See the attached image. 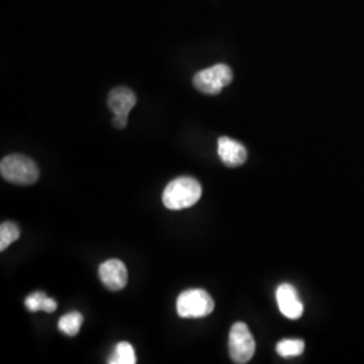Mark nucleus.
Wrapping results in <instances>:
<instances>
[{
  "label": "nucleus",
  "instance_id": "nucleus-1",
  "mask_svg": "<svg viewBox=\"0 0 364 364\" xmlns=\"http://www.w3.org/2000/svg\"><path fill=\"white\" fill-rule=\"evenodd\" d=\"M203 188L193 177H178L164 191V205L171 210L191 208L201 198Z\"/></svg>",
  "mask_w": 364,
  "mask_h": 364
},
{
  "label": "nucleus",
  "instance_id": "nucleus-2",
  "mask_svg": "<svg viewBox=\"0 0 364 364\" xmlns=\"http://www.w3.org/2000/svg\"><path fill=\"white\" fill-rule=\"evenodd\" d=\"M0 174L6 181L16 185H33L39 178L38 166L36 162L22 154L4 156L0 162Z\"/></svg>",
  "mask_w": 364,
  "mask_h": 364
},
{
  "label": "nucleus",
  "instance_id": "nucleus-3",
  "mask_svg": "<svg viewBox=\"0 0 364 364\" xmlns=\"http://www.w3.org/2000/svg\"><path fill=\"white\" fill-rule=\"evenodd\" d=\"M215 309V301L203 289L185 290L177 299V313L182 318L207 317Z\"/></svg>",
  "mask_w": 364,
  "mask_h": 364
},
{
  "label": "nucleus",
  "instance_id": "nucleus-4",
  "mask_svg": "<svg viewBox=\"0 0 364 364\" xmlns=\"http://www.w3.org/2000/svg\"><path fill=\"white\" fill-rule=\"evenodd\" d=\"M234 78L231 68L225 64L210 66L196 73L193 85L197 91L205 95H218L227 85L231 84Z\"/></svg>",
  "mask_w": 364,
  "mask_h": 364
},
{
  "label": "nucleus",
  "instance_id": "nucleus-5",
  "mask_svg": "<svg viewBox=\"0 0 364 364\" xmlns=\"http://www.w3.org/2000/svg\"><path fill=\"white\" fill-rule=\"evenodd\" d=\"M255 338L245 323H236L230 331V356L237 364L248 363L255 353Z\"/></svg>",
  "mask_w": 364,
  "mask_h": 364
},
{
  "label": "nucleus",
  "instance_id": "nucleus-6",
  "mask_svg": "<svg viewBox=\"0 0 364 364\" xmlns=\"http://www.w3.org/2000/svg\"><path fill=\"white\" fill-rule=\"evenodd\" d=\"M99 277L108 290L119 291L124 289L129 281L126 264L119 259L105 260L99 267Z\"/></svg>",
  "mask_w": 364,
  "mask_h": 364
},
{
  "label": "nucleus",
  "instance_id": "nucleus-7",
  "mask_svg": "<svg viewBox=\"0 0 364 364\" xmlns=\"http://www.w3.org/2000/svg\"><path fill=\"white\" fill-rule=\"evenodd\" d=\"M277 302L281 313L290 320H297L304 313V305L299 299L297 289L290 284H282L278 287Z\"/></svg>",
  "mask_w": 364,
  "mask_h": 364
},
{
  "label": "nucleus",
  "instance_id": "nucleus-8",
  "mask_svg": "<svg viewBox=\"0 0 364 364\" xmlns=\"http://www.w3.org/2000/svg\"><path fill=\"white\" fill-rule=\"evenodd\" d=\"M218 153L223 164L228 168L240 166L247 161L246 147L228 136H221L218 142Z\"/></svg>",
  "mask_w": 364,
  "mask_h": 364
},
{
  "label": "nucleus",
  "instance_id": "nucleus-9",
  "mask_svg": "<svg viewBox=\"0 0 364 364\" xmlns=\"http://www.w3.org/2000/svg\"><path fill=\"white\" fill-rule=\"evenodd\" d=\"M136 105V96L126 87H117L108 95V107L115 117H129L131 109Z\"/></svg>",
  "mask_w": 364,
  "mask_h": 364
},
{
  "label": "nucleus",
  "instance_id": "nucleus-10",
  "mask_svg": "<svg viewBox=\"0 0 364 364\" xmlns=\"http://www.w3.org/2000/svg\"><path fill=\"white\" fill-rule=\"evenodd\" d=\"M84 317L82 314L78 312L68 313L63 316L58 321V329L66 335V336H76L80 332V328L82 326Z\"/></svg>",
  "mask_w": 364,
  "mask_h": 364
},
{
  "label": "nucleus",
  "instance_id": "nucleus-11",
  "mask_svg": "<svg viewBox=\"0 0 364 364\" xmlns=\"http://www.w3.org/2000/svg\"><path fill=\"white\" fill-rule=\"evenodd\" d=\"M109 364H135L136 363V356L135 351L132 348L130 343L122 341L115 347L114 355L108 360Z\"/></svg>",
  "mask_w": 364,
  "mask_h": 364
},
{
  "label": "nucleus",
  "instance_id": "nucleus-12",
  "mask_svg": "<svg viewBox=\"0 0 364 364\" xmlns=\"http://www.w3.org/2000/svg\"><path fill=\"white\" fill-rule=\"evenodd\" d=\"M305 350V343L299 338H285L277 344V352L282 358L299 356Z\"/></svg>",
  "mask_w": 364,
  "mask_h": 364
},
{
  "label": "nucleus",
  "instance_id": "nucleus-13",
  "mask_svg": "<svg viewBox=\"0 0 364 364\" xmlns=\"http://www.w3.org/2000/svg\"><path fill=\"white\" fill-rule=\"evenodd\" d=\"M21 236L19 227L11 223V221H4L0 225V251H6L11 243L16 242Z\"/></svg>",
  "mask_w": 364,
  "mask_h": 364
},
{
  "label": "nucleus",
  "instance_id": "nucleus-14",
  "mask_svg": "<svg viewBox=\"0 0 364 364\" xmlns=\"http://www.w3.org/2000/svg\"><path fill=\"white\" fill-rule=\"evenodd\" d=\"M46 297L48 296L45 293H41V291L33 293L31 296L27 297L25 305H26V308L30 312H38V311L43 309V302H45Z\"/></svg>",
  "mask_w": 364,
  "mask_h": 364
},
{
  "label": "nucleus",
  "instance_id": "nucleus-15",
  "mask_svg": "<svg viewBox=\"0 0 364 364\" xmlns=\"http://www.w3.org/2000/svg\"><path fill=\"white\" fill-rule=\"evenodd\" d=\"M55 309H57V302L54 301V299H50V297H46L45 299V302H43V312L53 313L55 312Z\"/></svg>",
  "mask_w": 364,
  "mask_h": 364
},
{
  "label": "nucleus",
  "instance_id": "nucleus-16",
  "mask_svg": "<svg viewBox=\"0 0 364 364\" xmlns=\"http://www.w3.org/2000/svg\"><path fill=\"white\" fill-rule=\"evenodd\" d=\"M127 119H129V117H114V120H112V124H114L117 129H126V126H127Z\"/></svg>",
  "mask_w": 364,
  "mask_h": 364
}]
</instances>
